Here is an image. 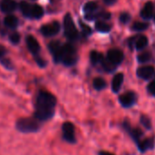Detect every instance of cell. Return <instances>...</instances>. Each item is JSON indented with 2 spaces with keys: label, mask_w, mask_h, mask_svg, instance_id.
<instances>
[{
  "label": "cell",
  "mask_w": 155,
  "mask_h": 155,
  "mask_svg": "<svg viewBox=\"0 0 155 155\" xmlns=\"http://www.w3.org/2000/svg\"><path fill=\"white\" fill-rule=\"evenodd\" d=\"M123 81H124V74L122 72H119L116 73L111 81V91L113 93H118L122 85H123Z\"/></svg>",
  "instance_id": "15"
},
{
  "label": "cell",
  "mask_w": 155,
  "mask_h": 155,
  "mask_svg": "<svg viewBox=\"0 0 155 155\" xmlns=\"http://www.w3.org/2000/svg\"><path fill=\"white\" fill-rule=\"evenodd\" d=\"M6 54H7L6 48H5L3 46L0 45V61L5 58V55H6Z\"/></svg>",
  "instance_id": "34"
},
{
  "label": "cell",
  "mask_w": 155,
  "mask_h": 155,
  "mask_svg": "<svg viewBox=\"0 0 155 155\" xmlns=\"http://www.w3.org/2000/svg\"><path fill=\"white\" fill-rule=\"evenodd\" d=\"M4 24L7 28H11V29H15L18 28V19L13 16V15H9L8 17L5 18V20H4Z\"/></svg>",
  "instance_id": "20"
},
{
  "label": "cell",
  "mask_w": 155,
  "mask_h": 155,
  "mask_svg": "<svg viewBox=\"0 0 155 155\" xmlns=\"http://www.w3.org/2000/svg\"><path fill=\"white\" fill-rule=\"evenodd\" d=\"M136 59L139 64H146V63L150 62L153 59V56H152V53L149 50L142 51L141 53L137 55Z\"/></svg>",
  "instance_id": "17"
},
{
  "label": "cell",
  "mask_w": 155,
  "mask_h": 155,
  "mask_svg": "<svg viewBox=\"0 0 155 155\" xmlns=\"http://www.w3.org/2000/svg\"><path fill=\"white\" fill-rule=\"evenodd\" d=\"M93 88L96 90V91H102L104 89H106L107 87V82L106 81L103 79L101 77H97L93 80Z\"/></svg>",
  "instance_id": "23"
},
{
  "label": "cell",
  "mask_w": 155,
  "mask_h": 155,
  "mask_svg": "<svg viewBox=\"0 0 155 155\" xmlns=\"http://www.w3.org/2000/svg\"><path fill=\"white\" fill-rule=\"evenodd\" d=\"M9 40L11 41V43L17 45V44H18L19 41H20V35H19L18 33H17V32H14V33L10 34V36H9Z\"/></svg>",
  "instance_id": "32"
},
{
  "label": "cell",
  "mask_w": 155,
  "mask_h": 155,
  "mask_svg": "<svg viewBox=\"0 0 155 155\" xmlns=\"http://www.w3.org/2000/svg\"><path fill=\"white\" fill-rule=\"evenodd\" d=\"M16 128L22 133H34L40 130L41 122L34 117L20 118L16 122Z\"/></svg>",
  "instance_id": "3"
},
{
  "label": "cell",
  "mask_w": 155,
  "mask_h": 155,
  "mask_svg": "<svg viewBox=\"0 0 155 155\" xmlns=\"http://www.w3.org/2000/svg\"><path fill=\"white\" fill-rule=\"evenodd\" d=\"M62 138L68 143H76L75 126L70 121H66L62 124Z\"/></svg>",
  "instance_id": "10"
},
{
  "label": "cell",
  "mask_w": 155,
  "mask_h": 155,
  "mask_svg": "<svg viewBox=\"0 0 155 155\" xmlns=\"http://www.w3.org/2000/svg\"><path fill=\"white\" fill-rule=\"evenodd\" d=\"M119 20L121 24L127 25L131 20V15L129 12H122V13H120V15L119 17Z\"/></svg>",
  "instance_id": "30"
},
{
  "label": "cell",
  "mask_w": 155,
  "mask_h": 155,
  "mask_svg": "<svg viewBox=\"0 0 155 155\" xmlns=\"http://www.w3.org/2000/svg\"><path fill=\"white\" fill-rule=\"evenodd\" d=\"M33 1H35V0H33Z\"/></svg>",
  "instance_id": "38"
},
{
  "label": "cell",
  "mask_w": 155,
  "mask_h": 155,
  "mask_svg": "<svg viewBox=\"0 0 155 155\" xmlns=\"http://www.w3.org/2000/svg\"><path fill=\"white\" fill-rule=\"evenodd\" d=\"M136 76L141 81H151L155 78V68L152 65L140 66L136 69Z\"/></svg>",
  "instance_id": "9"
},
{
  "label": "cell",
  "mask_w": 155,
  "mask_h": 155,
  "mask_svg": "<svg viewBox=\"0 0 155 155\" xmlns=\"http://www.w3.org/2000/svg\"><path fill=\"white\" fill-rule=\"evenodd\" d=\"M154 5L151 1H149L147 3H145V5L143 6V8L140 9V17L141 19L145 20V21H149L153 19V16H154Z\"/></svg>",
  "instance_id": "14"
},
{
  "label": "cell",
  "mask_w": 155,
  "mask_h": 155,
  "mask_svg": "<svg viewBox=\"0 0 155 155\" xmlns=\"http://www.w3.org/2000/svg\"><path fill=\"white\" fill-rule=\"evenodd\" d=\"M127 44L130 50L143 51L149 45V39L145 35L138 34L130 37L127 40Z\"/></svg>",
  "instance_id": "5"
},
{
  "label": "cell",
  "mask_w": 155,
  "mask_h": 155,
  "mask_svg": "<svg viewBox=\"0 0 155 155\" xmlns=\"http://www.w3.org/2000/svg\"><path fill=\"white\" fill-rule=\"evenodd\" d=\"M17 8V3L14 0H1L0 9L4 13H11Z\"/></svg>",
  "instance_id": "16"
},
{
  "label": "cell",
  "mask_w": 155,
  "mask_h": 155,
  "mask_svg": "<svg viewBox=\"0 0 155 155\" xmlns=\"http://www.w3.org/2000/svg\"><path fill=\"white\" fill-rule=\"evenodd\" d=\"M150 27V24L148 22H144V21H135L131 27L130 29L134 32H143L145 30H147Z\"/></svg>",
  "instance_id": "19"
},
{
  "label": "cell",
  "mask_w": 155,
  "mask_h": 155,
  "mask_svg": "<svg viewBox=\"0 0 155 155\" xmlns=\"http://www.w3.org/2000/svg\"><path fill=\"white\" fill-rule=\"evenodd\" d=\"M59 30H60V26L59 23L57 21H53L49 24L44 25L40 28L42 35L45 37H53L57 35L59 32Z\"/></svg>",
  "instance_id": "13"
},
{
  "label": "cell",
  "mask_w": 155,
  "mask_h": 155,
  "mask_svg": "<svg viewBox=\"0 0 155 155\" xmlns=\"http://www.w3.org/2000/svg\"><path fill=\"white\" fill-rule=\"evenodd\" d=\"M103 58H104V56L101 52L96 51V50H92L90 54V60H91V64L94 66L100 65L101 62L102 61Z\"/></svg>",
  "instance_id": "21"
},
{
  "label": "cell",
  "mask_w": 155,
  "mask_h": 155,
  "mask_svg": "<svg viewBox=\"0 0 155 155\" xmlns=\"http://www.w3.org/2000/svg\"><path fill=\"white\" fill-rule=\"evenodd\" d=\"M61 46L62 44L58 41H52L48 44V49L51 53V55L53 56V59L54 61L57 59L58 56V53H59V50L61 48Z\"/></svg>",
  "instance_id": "18"
},
{
  "label": "cell",
  "mask_w": 155,
  "mask_h": 155,
  "mask_svg": "<svg viewBox=\"0 0 155 155\" xmlns=\"http://www.w3.org/2000/svg\"><path fill=\"white\" fill-rule=\"evenodd\" d=\"M98 155H115V154L112 153V152L107 151V150H100L98 152Z\"/></svg>",
  "instance_id": "36"
},
{
  "label": "cell",
  "mask_w": 155,
  "mask_h": 155,
  "mask_svg": "<svg viewBox=\"0 0 155 155\" xmlns=\"http://www.w3.org/2000/svg\"><path fill=\"white\" fill-rule=\"evenodd\" d=\"M95 28L97 31L101 33H109L111 30V26L104 21H97L95 24Z\"/></svg>",
  "instance_id": "25"
},
{
  "label": "cell",
  "mask_w": 155,
  "mask_h": 155,
  "mask_svg": "<svg viewBox=\"0 0 155 155\" xmlns=\"http://www.w3.org/2000/svg\"><path fill=\"white\" fill-rule=\"evenodd\" d=\"M78 61V55L75 47L69 43L61 46L58 56L55 60L56 63H61L66 67H71Z\"/></svg>",
  "instance_id": "2"
},
{
  "label": "cell",
  "mask_w": 155,
  "mask_h": 155,
  "mask_svg": "<svg viewBox=\"0 0 155 155\" xmlns=\"http://www.w3.org/2000/svg\"><path fill=\"white\" fill-rule=\"evenodd\" d=\"M26 42H27V47L28 48V50L30 51V53L34 56V58L37 62V64L41 67V68H45L47 63L46 61L39 56V52H40V45L38 42V40L33 37V36H28L26 38Z\"/></svg>",
  "instance_id": "4"
},
{
  "label": "cell",
  "mask_w": 155,
  "mask_h": 155,
  "mask_svg": "<svg viewBox=\"0 0 155 155\" xmlns=\"http://www.w3.org/2000/svg\"><path fill=\"white\" fill-rule=\"evenodd\" d=\"M138 150L144 154L149 150H153L155 149V138L154 137H149L142 139L137 145Z\"/></svg>",
  "instance_id": "12"
},
{
  "label": "cell",
  "mask_w": 155,
  "mask_h": 155,
  "mask_svg": "<svg viewBox=\"0 0 155 155\" xmlns=\"http://www.w3.org/2000/svg\"><path fill=\"white\" fill-rule=\"evenodd\" d=\"M31 9H32V7L28 3L25 1L20 3V10L25 17H28V18L31 17Z\"/></svg>",
  "instance_id": "28"
},
{
  "label": "cell",
  "mask_w": 155,
  "mask_h": 155,
  "mask_svg": "<svg viewBox=\"0 0 155 155\" xmlns=\"http://www.w3.org/2000/svg\"><path fill=\"white\" fill-rule=\"evenodd\" d=\"M44 15V10L43 8L38 6V5H34L32 6V9H31V18H40L42 16Z\"/></svg>",
  "instance_id": "27"
},
{
  "label": "cell",
  "mask_w": 155,
  "mask_h": 155,
  "mask_svg": "<svg viewBox=\"0 0 155 155\" xmlns=\"http://www.w3.org/2000/svg\"><path fill=\"white\" fill-rule=\"evenodd\" d=\"M97 8H98V4L94 1H91V2H88L85 4L83 10L87 14H93Z\"/></svg>",
  "instance_id": "29"
},
{
  "label": "cell",
  "mask_w": 155,
  "mask_h": 155,
  "mask_svg": "<svg viewBox=\"0 0 155 155\" xmlns=\"http://www.w3.org/2000/svg\"><path fill=\"white\" fill-rule=\"evenodd\" d=\"M153 21H154V23H155V11H154V16H153Z\"/></svg>",
  "instance_id": "37"
},
{
  "label": "cell",
  "mask_w": 155,
  "mask_h": 155,
  "mask_svg": "<svg viewBox=\"0 0 155 155\" xmlns=\"http://www.w3.org/2000/svg\"><path fill=\"white\" fill-rule=\"evenodd\" d=\"M140 124L147 130H152V120L146 114H141L140 116Z\"/></svg>",
  "instance_id": "22"
},
{
  "label": "cell",
  "mask_w": 155,
  "mask_h": 155,
  "mask_svg": "<svg viewBox=\"0 0 155 155\" xmlns=\"http://www.w3.org/2000/svg\"><path fill=\"white\" fill-rule=\"evenodd\" d=\"M88 20H93V19H104L108 20L111 18V15L108 12H101L99 14H89L85 17Z\"/></svg>",
  "instance_id": "24"
},
{
  "label": "cell",
  "mask_w": 155,
  "mask_h": 155,
  "mask_svg": "<svg viewBox=\"0 0 155 155\" xmlns=\"http://www.w3.org/2000/svg\"><path fill=\"white\" fill-rule=\"evenodd\" d=\"M112 65L115 67H119L124 60V53L120 48H110L107 52V56L105 57Z\"/></svg>",
  "instance_id": "11"
},
{
  "label": "cell",
  "mask_w": 155,
  "mask_h": 155,
  "mask_svg": "<svg viewBox=\"0 0 155 155\" xmlns=\"http://www.w3.org/2000/svg\"><path fill=\"white\" fill-rule=\"evenodd\" d=\"M117 1H118V0H103L104 4L107 5V6H113Z\"/></svg>",
  "instance_id": "35"
},
{
  "label": "cell",
  "mask_w": 155,
  "mask_h": 155,
  "mask_svg": "<svg viewBox=\"0 0 155 155\" xmlns=\"http://www.w3.org/2000/svg\"><path fill=\"white\" fill-rule=\"evenodd\" d=\"M121 127L123 128V130L128 133V135L130 137V139L134 141V143L137 145L144 137V132L143 130L139 128V127H132L130 120H128L127 119H125L122 123H121Z\"/></svg>",
  "instance_id": "6"
},
{
  "label": "cell",
  "mask_w": 155,
  "mask_h": 155,
  "mask_svg": "<svg viewBox=\"0 0 155 155\" xmlns=\"http://www.w3.org/2000/svg\"><path fill=\"white\" fill-rule=\"evenodd\" d=\"M57 98L49 91H39L35 99L34 118L40 122L51 120L55 115Z\"/></svg>",
  "instance_id": "1"
},
{
  "label": "cell",
  "mask_w": 155,
  "mask_h": 155,
  "mask_svg": "<svg viewBox=\"0 0 155 155\" xmlns=\"http://www.w3.org/2000/svg\"><path fill=\"white\" fill-rule=\"evenodd\" d=\"M146 90H147V92H148L150 95L155 97V78H154V79H152V80L149 82V84H148L147 87H146Z\"/></svg>",
  "instance_id": "31"
},
{
  "label": "cell",
  "mask_w": 155,
  "mask_h": 155,
  "mask_svg": "<svg viewBox=\"0 0 155 155\" xmlns=\"http://www.w3.org/2000/svg\"><path fill=\"white\" fill-rule=\"evenodd\" d=\"M80 24H81V28H82V32L84 33V35L85 36H91V34H92V30H91V28L88 26V25H86V24H84L83 22H80Z\"/></svg>",
  "instance_id": "33"
},
{
  "label": "cell",
  "mask_w": 155,
  "mask_h": 155,
  "mask_svg": "<svg viewBox=\"0 0 155 155\" xmlns=\"http://www.w3.org/2000/svg\"><path fill=\"white\" fill-rule=\"evenodd\" d=\"M100 65L101 66L102 69L105 72H107V73H112V72H114L117 69V67H115L114 65H112L105 57L103 58V59H102V61L101 62Z\"/></svg>",
  "instance_id": "26"
},
{
  "label": "cell",
  "mask_w": 155,
  "mask_h": 155,
  "mask_svg": "<svg viewBox=\"0 0 155 155\" xmlns=\"http://www.w3.org/2000/svg\"><path fill=\"white\" fill-rule=\"evenodd\" d=\"M138 94L133 91H128L120 94L118 98L119 103L124 109H130L134 107L138 102Z\"/></svg>",
  "instance_id": "7"
},
{
  "label": "cell",
  "mask_w": 155,
  "mask_h": 155,
  "mask_svg": "<svg viewBox=\"0 0 155 155\" xmlns=\"http://www.w3.org/2000/svg\"><path fill=\"white\" fill-rule=\"evenodd\" d=\"M64 33L67 38L71 41L76 40L79 37V32L75 27L70 14H67L64 18Z\"/></svg>",
  "instance_id": "8"
}]
</instances>
